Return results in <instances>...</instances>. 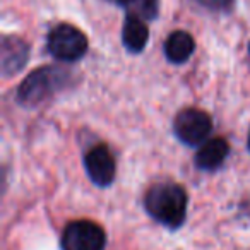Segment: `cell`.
I'll return each mask as SVG.
<instances>
[{"label": "cell", "mask_w": 250, "mask_h": 250, "mask_svg": "<svg viewBox=\"0 0 250 250\" xmlns=\"http://www.w3.org/2000/svg\"><path fill=\"white\" fill-rule=\"evenodd\" d=\"M60 245L62 250H104L106 233L98 223L76 219L63 228Z\"/></svg>", "instance_id": "277c9868"}, {"label": "cell", "mask_w": 250, "mask_h": 250, "mask_svg": "<svg viewBox=\"0 0 250 250\" xmlns=\"http://www.w3.org/2000/svg\"><path fill=\"white\" fill-rule=\"evenodd\" d=\"M69 81V76L60 67H43L36 69L26 77L18 87V101L26 108H33L48 100L53 93L63 87Z\"/></svg>", "instance_id": "7a4b0ae2"}, {"label": "cell", "mask_w": 250, "mask_h": 250, "mask_svg": "<svg viewBox=\"0 0 250 250\" xmlns=\"http://www.w3.org/2000/svg\"><path fill=\"white\" fill-rule=\"evenodd\" d=\"M108 2L125 9L129 16H136L144 21L154 19L160 11V0H108Z\"/></svg>", "instance_id": "8fae6325"}, {"label": "cell", "mask_w": 250, "mask_h": 250, "mask_svg": "<svg viewBox=\"0 0 250 250\" xmlns=\"http://www.w3.org/2000/svg\"><path fill=\"white\" fill-rule=\"evenodd\" d=\"M149 40V29H147L144 19L129 16L125 18L124 28H122V43L130 53H141L147 45Z\"/></svg>", "instance_id": "9c48e42d"}, {"label": "cell", "mask_w": 250, "mask_h": 250, "mask_svg": "<svg viewBox=\"0 0 250 250\" xmlns=\"http://www.w3.org/2000/svg\"><path fill=\"white\" fill-rule=\"evenodd\" d=\"M46 50L62 62H77L87 53V38L72 24H59L46 38Z\"/></svg>", "instance_id": "3957f363"}, {"label": "cell", "mask_w": 250, "mask_h": 250, "mask_svg": "<svg viewBox=\"0 0 250 250\" xmlns=\"http://www.w3.org/2000/svg\"><path fill=\"white\" fill-rule=\"evenodd\" d=\"M187 192L175 182L154 184L144 197L147 214L170 229H177L187 218Z\"/></svg>", "instance_id": "6da1fadb"}, {"label": "cell", "mask_w": 250, "mask_h": 250, "mask_svg": "<svg viewBox=\"0 0 250 250\" xmlns=\"http://www.w3.org/2000/svg\"><path fill=\"white\" fill-rule=\"evenodd\" d=\"M249 151H250V132H249Z\"/></svg>", "instance_id": "4fadbf2b"}, {"label": "cell", "mask_w": 250, "mask_h": 250, "mask_svg": "<svg viewBox=\"0 0 250 250\" xmlns=\"http://www.w3.org/2000/svg\"><path fill=\"white\" fill-rule=\"evenodd\" d=\"M195 52V40L187 31H173L165 42V55L171 63H185Z\"/></svg>", "instance_id": "30bf717a"}, {"label": "cell", "mask_w": 250, "mask_h": 250, "mask_svg": "<svg viewBox=\"0 0 250 250\" xmlns=\"http://www.w3.org/2000/svg\"><path fill=\"white\" fill-rule=\"evenodd\" d=\"M194 2L211 12H229L235 4V0H194Z\"/></svg>", "instance_id": "7c38bea8"}, {"label": "cell", "mask_w": 250, "mask_h": 250, "mask_svg": "<svg viewBox=\"0 0 250 250\" xmlns=\"http://www.w3.org/2000/svg\"><path fill=\"white\" fill-rule=\"evenodd\" d=\"M84 170L96 187H110L115 180L117 167L115 158L106 144H98L91 147L84 156Z\"/></svg>", "instance_id": "8992f818"}, {"label": "cell", "mask_w": 250, "mask_h": 250, "mask_svg": "<svg viewBox=\"0 0 250 250\" xmlns=\"http://www.w3.org/2000/svg\"><path fill=\"white\" fill-rule=\"evenodd\" d=\"M175 136L185 146H199L212 130V118L208 111L199 108L182 110L173 122Z\"/></svg>", "instance_id": "5b68a950"}, {"label": "cell", "mask_w": 250, "mask_h": 250, "mask_svg": "<svg viewBox=\"0 0 250 250\" xmlns=\"http://www.w3.org/2000/svg\"><path fill=\"white\" fill-rule=\"evenodd\" d=\"M229 154V144L223 137H214L201 146L195 154V167L202 171H214L226 161Z\"/></svg>", "instance_id": "ba28073f"}, {"label": "cell", "mask_w": 250, "mask_h": 250, "mask_svg": "<svg viewBox=\"0 0 250 250\" xmlns=\"http://www.w3.org/2000/svg\"><path fill=\"white\" fill-rule=\"evenodd\" d=\"M249 52H250V46H249Z\"/></svg>", "instance_id": "5bb4252c"}, {"label": "cell", "mask_w": 250, "mask_h": 250, "mask_svg": "<svg viewBox=\"0 0 250 250\" xmlns=\"http://www.w3.org/2000/svg\"><path fill=\"white\" fill-rule=\"evenodd\" d=\"M29 60V45L18 36L2 40V72L5 77L21 72Z\"/></svg>", "instance_id": "52a82bcc"}]
</instances>
